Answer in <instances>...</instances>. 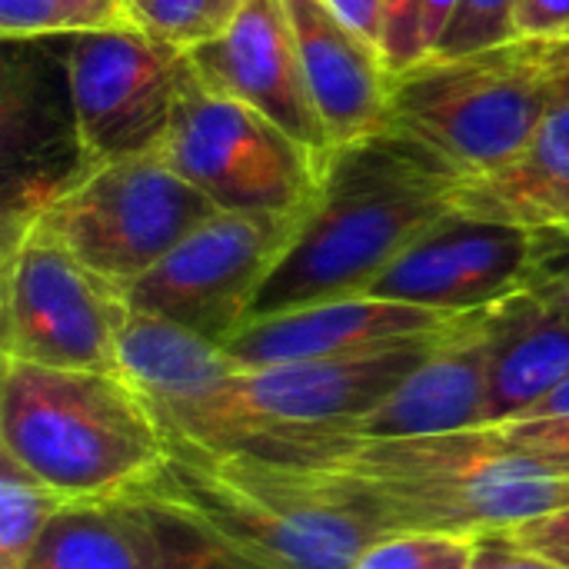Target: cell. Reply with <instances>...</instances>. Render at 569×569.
<instances>
[{"label": "cell", "instance_id": "1", "mask_svg": "<svg viewBox=\"0 0 569 569\" xmlns=\"http://www.w3.org/2000/svg\"><path fill=\"white\" fill-rule=\"evenodd\" d=\"M307 467L350 510L387 533H497L569 507V473L513 447L503 427L410 440L307 437L243 450Z\"/></svg>", "mask_w": 569, "mask_h": 569}, {"label": "cell", "instance_id": "2", "mask_svg": "<svg viewBox=\"0 0 569 569\" xmlns=\"http://www.w3.org/2000/svg\"><path fill=\"white\" fill-rule=\"evenodd\" d=\"M460 183L463 173L397 127L337 143L247 323L363 297L423 230L457 210Z\"/></svg>", "mask_w": 569, "mask_h": 569}, {"label": "cell", "instance_id": "3", "mask_svg": "<svg viewBox=\"0 0 569 569\" xmlns=\"http://www.w3.org/2000/svg\"><path fill=\"white\" fill-rule=\"evenodd\" d=\"M127 497L190 517L267 569H350L387 533L343 507L307 467L173 433L163 463Z\"/></svg>", "mask_w": 569, "mask_h": 569}, {"label": "cell", "instance_id": "4", "mask_svg": "<svg viewBox=\"0 0 569 569\" xmlns=\"http://www.w3.org/2000/svg\"><path fill=\"white\" fill-rule=\"evenodd\" d=\"M0 453L63 500H107L137 490L167 457L150 403L120 377L3 360Z\"/></svg>", "mask_w": 569, "mask_h": 569}, {"label": "cell", "instance_id": "5", "mask_svg": "<svg viewBox=\"0 0 569 569\" xmlns=\"http://www.w3.org/2000/svg\"><path fill=\"white\" fill-rule=\"evenodd\" d=\"M447 330L357 357L247 367L203 400L157 420L163 433L220 450H263L307 437H337L393 393Z\"/></svg>", "mask_w": 569, "mask_h": 569}, {"label": "cell", "instance_id": "6", "mask_svg": "<svg viewBox=\"0 0 569 569\" xmlns=\"http://www.w3.org/2000/svg\"><path fill=\"white\" fill-rule=\"evenodd\" d=\"M560 100L533 40H513L463 57H427L393 77L387 127L420 140L467 180L520 153Z\"/></svg>", "mask_w": 569, "mask_h": 569}, {"label": "cell", "instance_id": "7", "mask_svg": "<svg viewBox=\"0 0 569 569\" xmlns=\"http://www.w3.org/2000/svg\"><path fill=\"white\" fill-rule=\"evenodd\" d=\"M217 203L160 153L97 163L30 223L123 290L207 223Z\"/></svg>", "mask_w": 569, "mask_h": 569}, {"label": "cell", "instance_id": "8", "mask_svg": "<svg viewBox=\"0 0 569 569\" xmlns=\"http://www.w3.org/2000/svg\"><path fill=\"white\" fill-rule=\"evenodd\" d=\"M217 210L300 220L313 203L323 163L247 103L190 73L167 140L157 150Z\"/></svg>", "mask_w": 569, "mask_h": 569}, {"label": "cell", "instance_id": "9", "mask_svg": "<svg viewBox=\"0 0 569 569\" xmlns=\"http://www.w3.org/2000/svg\"><path fill=\"white\" fill-rule=\"evenodd\" d=\"M127 303L37 223L3 237V360L120 373Z\"/></svg>", "mask_w": 569, "mask_h": 569}, {"label": "cell", "instance_id": "10", "mask_svg": "<svg viewBox=\"0 0 569 569\" xmlns=\"http://www.w3.org/2000/svg\"><path fill=\"white\" fill-rule=\"evenodd\" d=\"M190 73L187 50L140 27L67 37V77L87 157L107 163L157 153Z\"/></svg>", "mask_w": 569, "mask_h": 569}, {"label": "cell", "instance_id": "11", "mask_svg": "<svg viewBox=\"0 0 569 569\" xmlns=\"http://www.w3.org/2000/svg\"><path fill=\"white\" fill-rule=\"evenodd\" d=\"M297 220L213 213L157 267L120 290L123 303L227 347L283 253Z\"/></svg>", "mask_w": 569, "mask_h": 569}, {"label": "cell", "instance_id": "12", "mask_svg": "<svg viewBox=\"0 0 569 569\" xmlns=\"http://www.w3.org/2000/svg\"><path fill=\"white\" fill-rule=\"evenodd\" d=\"M97 163L77 130L67 37L3 40L0 67V170L3 237L27 227Z\"/></svg>", "mask_w": 569, "mask_h": 569}, {"label": "cell", "instance_id": "13", "mask_svg": "<svg viewBox=\"0 0 569 569\" xmlns=\"http://www.w3.org/2000/svg\"><path fill=\"white\" fill-rule=\"evenodd\" d=\"M530 230L450 210L373 283L370 297L440 313H477L523 287Z\"/></svg>", "mask_w": 569, "mask_h": 569}, {"label": "cell", "instance_id": "14", "mask_svg": "<svg viewBox=\"0 0 569 569\" xmlns=\"http://www.w3.org/2000/svg\"><path fill=\"white\" fill-rule=\"evenodd\" d=\"M187 53L210 90L247 103L327 163L337 143L313 103L283 0H247L220 37Z\"/></svg>", "mask_w": 569, "mask_h": 569}, {"label": "cell", "instance_id": "15", "mask_svg": "<svg viewBox=\"0 0 569 569\" xmlns=\"http://www.w3.org/2000/svg\"><path fill=\"white\" fill-rule=\"evenodd\" d=\"M460 317L463 313H440L363 293L250 320L227 343V353L243 370L300 360H337L440 333Z\"/></svg>", "mask_w": 569, "mask_h": 569}, {"label": "cell", "instance_id": "16", "mask_svg": "<svg viewBox=\"0 0 569 569\" xmlns=\"http://www.w3.org/2000/svg\"><path fill=\"white\" fill-rule=\"evenodd\" d=\"M490 393V327L487 307L463 313L430 357L413 367L393 393L337 437L410 440L487 427Z\"/></svg>", "mask_w": 569, "mask_h": 569}, {"label": "cell", "instance_id": "17", "mask_svg": "<svg viewBox=\"0 0 569 569\" xmlns=\"http://www.w3.org/2000/svg\"><path fill=\"white\" fill-rule=\"evenodd\" d=\"M303 73L333 143L387 127L393 73L380 50L347 27L327 0H283Z\"/></svg>", "mask_w": 569, "mask_h": 569}, {"label": "cell", "instance_id": "18", "mask_svg": "<svg viewBox=\"0 0 569 569\" xmlns=\"http://www.w3.org/2000/svg\"><path fill=\"white\" fill-rule=\"evenodd\" d=\"M490 393L487 427L510 423L569 377V317L527 290L487 307Z\"/></svg>", "mask_w": 569, "mask_h": 569}, {"label": "cell", "instance_id": "19", "mask_svg": "<svg viewBox=\"0 0 569 569\" xmlns=\"http://www.w3.org/2000/svg\"><path fill=\"white\" fill-rule=\"evenodd\" d=\"M457 210L520 230L569 223V97H563L520 153L457 187Z\"/></svg>", "mask_w": 569, "mask_h": 569}, {"label": "cell", "instance_id": "20", "mask_svg": "<svg viewBox=\"0 0 569 569\" xmlns=\"http://www.w3.org/2000/svg\"><path fill=\"white\" fill-rule=\"evenodd\" d=\"M117 363L120 377L150 403L157 417L203 400L243 370L227 347L130 307L117 340Z\"/></svg>", "mask_w": 569, "mask_h": 569}, {"label": "cell", "instance_id": "21", "mask_svg": "<svg viewBox=\"0 0 569 569\" xmlns=\"http://www.w3.org/2000/svg\"><path fill=\"white\" fill-rule=\"evenodd\" d=\"M27 569H157L147 510L130 497L73 500L53 517Z\"/></svg>", "mask_w": 569, "mask_h": 569}, {"label": "cell", "instance_id": "22", "mask_svg": "<svg viewBox=\"0 0 569 569\" xmlns=\"http://www.w3.org/2000/svg\"><path fill=\"white\" fill-rule=\"evenodd\" d=\"M67 503L13 457L0 453V569H27L47 527Z\"/></svg>", "mask_w": 569, "mask_h": 569}, {"label": "cell", "instance_id": "23", "mask_svg": "<svg viewBox=\"0 0 569 569\" xmlns=\"http://www.w3.org/2000/svg\"><path fill=\"white\" fill-rule=\"evenodd\" d=\"M133 27L127 0H0L3 40H60Z\"/></svg>", "mask_w": 569, "mask_h": 569}, {"label": "cell", "instance_id": "24", "mask_svg": "<svg viewBox=\"0 0 569 569\" xmlns=\"http://www.w3.org/2000/svg\"><path fill=\"white\" fill-rule=\"evenodd\" d=\"M140 503V500H137ZM150 520L153 547H157V569H267L250 560L247 553L233 550L190 517H180L163 507L140 503Z\"/></svg>", "mask_w": 569, "mask_h": 569}, {"label": "cell", "instance_id": "25", "mask_svg": "<svg viewBox=\"0 0 569 569\" xmlns=\"http://www.w3.org/2000/svg\"><path fill=\"white\" fill-rule=\"evenodd\" d=\"M133 27L180 47L193 50L220 37L243 10L247 0H127Z\"/></svg>", "mask_w": 569, "mask_h": 569}, {"label": "cell", "instance_id": "26", "mask_svg": "<svg viewBox=\"0 0 569 569\" xmlns=\"http://www.w3.org/2000/svg\"><path fill=\"white\" fill-rule=\"evenodd\" d=\"M477 537L440 530H397L377 537L350 569H473Z\"/></svg>", "mask_w": 569, "mask_h": 569}, {"label": "cell", "instance_id": "27", "mask_svg": "<svg viewBox=\"0 0 569 569\" xmlns=\"http://www.w3.org/2000/svg\"><path fill=\"white\" fill-rule=\"evenodd\" d=\"M517 7L520 0H460L453 20L447 23L430 57H463V53H480L513 43Z\"/></svg>", "mask_w": 569, "mask_h": 569}, {"label": "cell", "instance_id": "28", "mask_svg": "<svg viewBox=\"0 0 569 569\" xmlns=\"http://www.w3.org/2000/svg\"><path fill=\"white\" fill-rule=\"evenodd\" d=\"M520 290L569 317V223L530 233V260Z\"/></svg>", "mask_w": 569, "mask_h": 569}, {"label": "cell", "instance_id": "29", "mask_svg": "<svg viewBox=\"0 0 569 569\" xmlns=\"http://www.w3.org/2000/svg\"><path fill=\"white\" fill-rule=\"evenodd\" d=\"M380 57L393 77L427 60L423 47V0H383Z\"/></svg>", "mask_w": 569, "mask_h": 569}, {"label": "cell", "instance_id": "30", "mask_svg": "<svg viewBox=\"0 0 569 569\" xmlns=\"http://www.w3.org/2000/svg\"><path fill=\"white\" fill-rule=\"evenodd\" d=\"M507 440L560 470L569 473V417H550V420H510L500 423Z\"/></svg>", "mask_w": 569, "mask_h": 569}, {"label": "cell", "instance_id": "31", "mask_svg": "<svg viewBox=\"0 0 569 569\" xmlns=\"http://www.w3.org/2000/svg\"><path fill=\"white\" fill-rule=\"evenodd\" d=\"M473 569H567L557 560L523 547L520 540H513L507 530L497 533H480L477 537V550H473Z\"/></svg>", "mask_w": 569, "mask_h": 569}, {"label": "cell", "instance_id": "32", "mask_svg": "<svg viewBox=\"0 0 569 569\" xmlns=\"http://www.w3.org/2000/svg\"><path fill=\"white\" fill-rule=\"evenodd\" d=\"M513 540H520L523 547L557 560L560 567L569 569V507L563 510H553L547 517H537V520H527L513 530H507Z\"/></svg>", "mask_w": 569, "mask_h": 569}, {"label": "cell", "instance_id": "33", "mask_svg": "<svg viewBox=\"0 0 569 569\" xmlns=\"http://www.w3.org/2000/svg\"><path fill=\"white\" fill-rule=\"evenodd\" d=\"M517 40H569V0H520Z\"/></svg>", "mask_w": 569, "mask_h": 569}, {"label": "cell", "instance_id": "34", "mask_svg": "<svg viewBox=\"0 0 569 569\" xmlns=\"http://www.w3.org/2000/svg\"><path fill=\"white\" fill-rule=\"evenodd\" d=\"M330 10L353 27L363 40L380 50V23H383V0H327Z\"/></svg>", "mask_w": 569, "mask_h": 569}, {"label": "cell", "instance_id": "35", "mask_svg": "<svg viewBox=\"0 0 569 569\" xmlns=\"http://www.w3.org/2000/svg\"><path fill=\"white\" fill-rule=\"evenodd\" d=\"M460 0H423V47H427V57L437 50L447 23L453 20Z\"/></svg>", "mask_w": 569, "mask_h": 569}, {"label": "cell", "instance_id": "36", "mask_svg": "<svg viewBox=\"0 0 569 569\" xmlns=\"http://www.w3.org/2000/svg\"><path fill=\"white\" fill-rule=\"evenodd\" d=\"M543 67L550 70V77L557 80L560 93L569 97V40H533Z\"/></svg>", "mask_w": 569, "mask_h": 569}, {"label": "cell", "instance_id": "37", "mask_svg": "<svg viewBox=\"0 0 569 569\" xmlns=\"http://www.w3.org/2000/svg\"><path fill=\"white\" fill-rule=\"evenodd\" d=\"M550 417H569V377L517 420H550Z\"/></svg>", "mask_w": 569, "mask_h": 569}]
</instances>
